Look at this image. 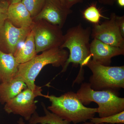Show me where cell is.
Returning a JSON list of instances; mask_svg holds the SVG:
<instances>
[{"mask_svg": "<svg viewBox=\"0 0 124 124\" xmlns=\"http://www.w3.org/2000/svg\"><path fill=\"white\" fill-rule=\"evenodd\" d=\"M91 34L90 27L84 28L80 24L68 30L63 36L62 43L60 48L68 49L70 54L62 67V69L60 73L65 72L69 64L72 63L73 67H75L79 65L80 69L77 76L84 77V70L83 67L86 66L92 58L90 49Z\"/></svg>", "mask_w": 124, "mask_h": 124, "instance_id": "cell-1", "label": "cell"}, {"mask_svg": "<svg viewBox=\"0 0 124 124\" xmlns=\"http://www.w3.org/2000/svg\"><path fill=\"white\" fill-rule=\"evenodd\" d=\"M51 102L47 109L62 119L69 123L77 124L86 122L94 117L97 108L85 106L78 97L76 93L69 91L59 97L46 95Z\"/></svg>", "mask_w": 124, "mask_h": 124, "instance_id": "cell-2", "label": "cell"}, {"mask_svg": "<svg viewBox=\"0 0 124 124\" xmlns=\"http://www.w3.org/2000/svg\"><path fill=\"white\" fill-rule=\"evenodd\" d=\"M69 55L66 50L60 47L43 51L28 62L19 64L14 79L23 81L28 88L34 90L37 86L35 84V80L42 68L49 64L54 67H62Z\"/></svg>", "mask_w": 124, "mask_h": 124, "instance_id": "cell-3", "label": "cell"}, {"mask_svg": "<svg viewBox=\"0 0 124 124\" xmlns=\"http://www.w3.org/2000/svg\"><path fill=\"white\" fill-rule=\"evenodd\" d=\"M84 105L94 102L98 105L97 113L100 117H107L124 111V98L119 97L117 93L110 90L95 91L90 84L82 83L76 93Z\"/></svg>", "mask_w": 124, "mask_h": 124, "instance_id": "cell-4", "label": "cell"}, {"mask_svg": "<svg viewBox=\"0 0 124 124\" xmlns=\"http://www.w3.org/2000/svg\"><path fill=\"white\" fill-rule=\"evenodd\" d=\"M86 66L92 72L89 83L93 90H108L117 93L124 88V66H105L91 59Z\"/></svg>", "mask_w": 124, "mask_h": 124, "instance_id": "cell-5", "label": "cell"}, {"mask_svg": "<svg viewBox=\"0 0 124 124\" xmlns=\"http://www.w3.org/2000/svg\"><path fill=\"white\" fill-rule=\"evenodd\" d=\"M33 22L32 29L34 32L37 54L50 49L60 47L63 35L61 28L44 20Z\"/></svg>", "mask_w": 124, "mask_h": 124, "instance_id": "cell-6", "label": "cell"}, {"mask_svg": "<svg viewBox=\"0 0 124 124\" xmlns=\"http://www.w3.org/2000/svg\"><path fill=\"white\" fill-rule=\"evenodd\" d=\"M41 87L37 86L32 90L27 88L19 93L15 97L5 103L4 110L8 114L13 113L23 117L29 121L37 108L35 99L38 96L46 98L42 94Z\"/></svg>", "mask_w": 124, "mask_h": 124, "instance_id": "cell-7", "label": "cell"}, {"mask_svg": "<svg viewBox=\"0 0 124 124\" xmlns=\"http://www.w3.org/2000/svg\"><path fill=\"white\" fill-rule=\"evenodd\" d=\"M116 16L115 13H112L110 18L101 24H93L91 35L93 39L124 49V38L117 26Z\"/></svg>", "mask_w": 124, "mask_h": 124, "instance_id": "cell-8", "label": "cell"}, {"mask_svg": "<svg viewBox=\"0 0 124 124\" xmlns=\"http://www.w3.org/2000/svg\"><path fill=\"white\" fill-rule=\"evenodd\" d=\"M32 27H17L7 19L0 28V50L14 55L19 44L25 40L31 31Z\"/></svg>", "mask_w": 124, "mask_h": 124, "instance_id": "cell-9", "label": "cell"}, {"mask_svg": "<svg viewBox=\"0 0 124 124\" xmlns=\"http://www.w3.org/2000/svg\"><path fill=\"white\" fill-rule=\"evenodd\" d=\"M72 12L59 0H46L41 11L34 18L36 21L45 20L62 29Z\"/></svg>", "mask_w": 124, "mask_h": 124, "instance_id": "cell-10", "label": "cell"}, {"mask_svg": "<svg viewBox=\"0 0 124 124\" xmlns=\"http://www.w3.org/2000/svg\"><path fill=\"white\" fill-rule=\"evenodd\" d=\"M90 49L92 60L105 66H110L113 57L124 54V49L107 44L96 39H93L90 43Z\"/></svg>", "mask_w": 124, "mask_h": 124, "instance_id": "cell-11", "label": "cell"}, {"mask_svg": "<svg viewBox=\"0 0 124 124\" xmlns=\"http://www.w3.org/2000/svg\"><path fill=\"white\" fill-rule=\"evenodd\" d=\"M7 19L18 28L31 27L33 23L31 14L21 1L9 4Z\"/></svg>", "mask_w": 124, "mask_h": 124, "instance_id": "cell-12", "label": "cell"}, {"mask_svg": "<svg viewBox=\"0 0 124 124\" xmlns=\"http://www.w3.org/2000/svg\"><path fill=\"white\" fill-rule=\"evenodd\" d=\"M19 64L13 54H7L0 50V82L4 83L14 79Z\"/></svg>", "mask_w": 124, "mask_h": 124, "instance_id": "cell-13", "label": "cell"}, {"mask_svg": "<svg viewBox=\"0 0 124 124\" xmlns=\"http://www.w3.org/2000/svg\"><path fill=\"white\" fill-rule=\"evenodd\" d=\"M27 88L23 81L15 79L0 83V103L5 104Z\"/></svg>", "mask_w": 124, "mask_h": 124, "instance_id": "cell-14", "label": "cell"}, {"mask_svg": "<svg viewBox=\"0 0 124 124\" xmlns=\"http://www.w3.org/2000/svg\"><path fill=\"white\" fill-rule=\"evenodd\" d=\"M36 55L34 32L31 29L23 46L18 49L14 56L18 63L20 64L28 62Z\"/></svg>", "mask_w": 124, "mask_h": 124, "instance_id": "cell-15", "label": "cell"}, {"mask_svg": "<svg viewBox=\"0 0 124 124\" xmlns=\"http://www.w3.org/2000/svg\"><path fill=\"white\" fill-rule=\"evenodd\" d=\"M45 115L40 116L35 112L29 121V124H70L66 120L62 119L47 109L44 103H41Z\"/></svg>", "mask_w": 124, "mask_h": 124, "instance_id": "cell-16", "label": "cell"}, {"mask_svg": "<svg viewBox=\"0 0 124 124\" xmlns=\"http://www.w3.org/2000/svg\"><path fill=\"white\" fill-rule=\"evenodd\" d=\"M83 17L85 20L93 24H99L101 18L108 19L102 15L100 10L97 7L96 4H92L85 9L82 12Z\"/></svg>", "mask_w": 124, "mask_h": 124, "instance_id": "cell-17", "label": "cell"}, {"mask_svg": "<svg viewBox=\"0 0 124 124\" xmlns=\"http://www.w3.org/2000/svg\"><path fill=\"white\" fill-rule=\"evenodd\" d=\"M46 0H22L24 6L31 14L32 18L36 16L41 10Z\"/></svg>", "mask_w": 124, "mask_h": 124, "instance_id": "cell-18", "label": "cell"}, {"mask_svg": "<svg viewBox=\"0 0 124 124\" xmlns=\"http://www.w3.org/2000/svg\"><path fill=\"white\" fill-rule=\"evenodd\" d=\"M94 124L107 123L111 124H124V111L120 113L103 117H94L90 120Z\"/></svg>", "mask_w": 124, "mask_h": 124, "instance_id": "cell-19", "label": "cell"}, {"mask_svg": "<svg viewBox=\"0 0 124 124\" xmlns=\"http://www.w3.org/2000/svg\"><path fill=\"white\" fill-rule=\"evenodd\" d=\"M9 5L7 1L0 0V28L7 20V10Z\"/></svg>", "mask_w": 124, "mask_h": 124, "instance_id": "cell-20", "label": "cell"}, {"mask_svg": "<svg viewBox=\"0 0 124 124\" xmlns=\"http://www.w3.org/2000/svg\"><path fill=\"white\" fill-rule=\"evenodd\" d=\"M116 21L120 33L124 38V16H118L116 15Z\"/></svg>", "mask_w": 124, "mask_h": 124, "instance_id": "cell-21", "label": "cell"}, {"mask_svg": "<svg viewBox=\"0 0 124 124\" xmlns=\"http://www.w3.org/2000/svg\"><path fill=\"white\" fill-rule=\"evenodd\" d=\"M65 0V5L68 8L71 9V8L74 5L77 3L82 2L84 0Z\"/></svg>", "mask_w": 124, "mask_h": 124, "instance_id": "cell-22", "label": "cell"}, {"mask_svg": "<svg viewBox=\"0 0 124 124\" xmlns=\"http://www.w3.org/2000/svg\"><path fill=\"white\" fill-rule=\"evenodd\" d=\"M101 4L105 5L112 6L114 4L116 0H98Z\"/></svg>", "mask_w": 124, "mask_h": 124, "instance_id": "cell-23", "label": "cell"}, {"mask_svg": "<svg viewBox=\"0 0 124 124\" xmlns=\"http://www.w3.org/2000/svg\"><path fill=\"white\" fill-rule=\"evenodd\" d=\"M117 3L121 7H124V0H117Z\"/></svg>", "mask_w": 124, "mask_h": 124, "instance_id": "cell-24", "label": "cell"}, {"mask_svg": "<svg viewBox=\"0 0 124 124\" xmlns=\"http://www.w3.org/2000/svg\"><path fill=\"white\" fill-rule=\"evenodd\" d=\"M17 124H25L22 117H20L17 122Z\"/></svg>", "mask_w": 124, "mask_h": 124, "instance_id": "cell-25", "label": "cell"}, {"mask_svg": "<svg viewBox=\"0 0 124 124\" xmlns=\"http://www.w3.org/2000/svg\"><path fill=\"white\" fill-rule=\"evenodd\" d=\"M22 0H9V4H13V3L20 2L22 1Z\"/></svg>", "mask_w": 124, "mask_h": 124, "instance_id": "cell-26", "label": "cell"}, {"mask_svg": "<svg viewBox=\"0 0 124 124\" xmlns=\"http://www.w3.org/2000/svg\"><path fill=\"white\" fill-rule=\"evenodd\" d=\"M104 124V123H100V124H94V123H93V122H84L83 124Z\"/></svg>", "mask_w": 124, "mask_h": 124, "instance_id": "cell-27", "label": "cell"}, {"mask_svg": "<svg viewBox=\"0 0 124 124\" xmlns=\"http://www.w3.org/2000/svg\"><path fill=\"white\" fill-rule=\"evenodd\" d=\"M60 2H62V4H63V5H65V0H59Z\"/></svg>", "mask_w": 124, "mask_h": 124, "instance_id": "cell-28", "label": "cell"}]
</instances>
